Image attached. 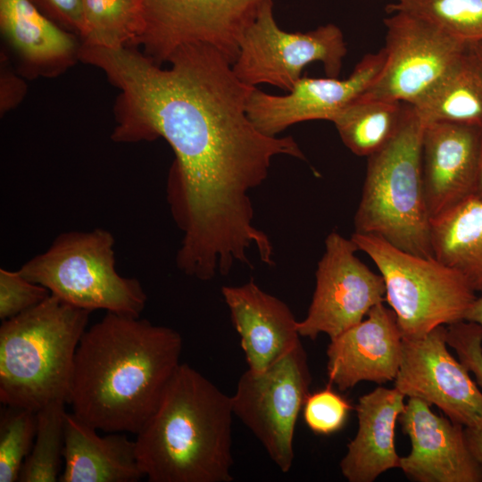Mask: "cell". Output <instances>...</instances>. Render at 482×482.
Here are the masks:
<instances>
[{"label": "cell", "instance_id": "obj_1", "mask_svg": "<svg viewBox=\"0 0 482 482\" xmlns=\"http://www.w3.org/2000/svg\"><path fill=\"white\" fill-rule=\"evenodd\" d=\"M79 60L102 71L119 89L116 143L163 138L175 159L166 194L182 234L176 265L202 281L225 276L249 253L274 263L273 245L253 224L250 192L269 176L272 161L306 160L291 136L262 133L247 114L256 87L240 80L232 63L204 44L179 47L162 68L134 46L81 44Z\"/></svg>", "mask_w": 482, "mask_h": 482}, {"label": "cell", "instance_id": "obj_2", "mask_svg": "<svg viewBox=\"0 0 482 482\" xmlns=\"http://www.w3.org/2000/svg\"><path fill=\"white\" fill-rule=\"evenodd\" d=\"M175 329L106 312L77 347L69 403L96 429L137 434L179 366Z\"/></svg>", "mask_w": 482, "mask_h": 482}, {"label": "cell", "instance_id": "obj_3", "mask_svg": "<svg viewBox=\"0 0 482 482\" xmlns=\"http://www.w3.org/2000/svg\"><path fill=\"white\" fill-rule=\"evenodd\" d=\"M231 398L180 363L154 413L137 434L139 468L149 482H230Z\"/></svg>", "mask_w": 482, "mask_h": 482}, {"label": "cell", "instance_id": "obj_4", "mask_svg": "<svg viewBox=\"0 0 482 482\" xmlns=\"http://www.w3.org/2000/svg\"><path fill=\"white\" fill-rule=\"evenodd\" d=\"M91 312L50 295L0 327V401L37 411L69 403L77 347Z\"/></svg>", "mask_w": 482, "mask_h": 482}, {"label": "cell", "instance_id": "obj_5", "mask_svg": "<svg viewBox=\"0 0 482 482\" xmlns=\"http://www.w3.org/2000/svg\"><path fill=\"white\" fill-rule=\"evenodd\" d=\"M424 128L415 108L407 104L396 135L368 157L354 229L408 253L434 257L422 174Z\"/></svg>", "mask_w": 482, "mask_h": 482}, {"label": "cell", "instance_id": "obj_6", "mask_svg": "<svg viewBox=\"0 0 482 482\" xmlns=\"http://www.w3.org/2000/svg\"><path fill=\"white\" fill-rule=\"evenodd\" d=\"M114 245L113 235L101 228L63 232L19 271L75 307L140 317L147 295L138 279L116 270Z\"/></svg>", "mask_w": 482, "mask_h": 482}, {"label": "cell", "instance_id": "obj_7", "mask_svg": "<svg viewBox=\"0 0 482 482\" xmlns=\"http://www.w3.org/2000/svg\"><path fill=\"white\" fill-rule=\"evenodd\" d=\"M351 239L378 269L385 301L403 337H420L438 326L465 320L477 295L460 272L436 257L408 253L376 236L354 232Z\"/></svg>", "mask_w": 482, "mask_h": 482}, {"label": "cell", "instance_id": "obj_8", "mask_svg": "<svg viewBox=\"0 0 482 482\" xmlns=\"http://www.w3.org/2000/svg\"><path fill=\"white\" fill-rule=\"evenodd\" d=\"M311 382L307 353L300 341L266 369H247L230 396L234 416L249 428L284 473L293 465L295 426L310 395Z\"/></svg>", "mask_w": 482, "mask_h": 482}, {"label": "cell", "instance_id": "obj_9", "mask_svg": "<svg viewBox=\"0 0 482 482\" xmlns=\"http://www.w3.org/2000/svg\"><path fill=\"white\" fill-rule=\"evenodd\" d=\"M346 53L336 24L305 32L284 30L274 17L273 0H266L242 37L232 68L249 86L268 84L288 92L312 62H321L328 77L338 78Z\"/></svg>", "mask_w": 482, "mask_h": 482}, {"label": "cell", "instance_id": "obj_10", "mask_svg": "<svg viewBox=\"0 0 482 482\" xmlns=\"http://www.w3.org/2000/svg\"><path fill=\"white\" fill-rule=\"evenodd\" d=\"M266 0H137L143 30L136 46L162 65L180 46L204 44L232 64L246 29Z\"/></svg>", "mask_w": 482, "mask_h": 482}, {"label": "cell", "instance_id": "obj_11", "mask_svg": "<svg viewBox=\"0 0 482 482\" xmlns=\"http://www.w3.org/2000/svg\"><path fill=\"white\" fill-rule=\"evenodd\" d=\"M388 13L384 20V67L362 97L414 105L451 71L470 46L415 14Z\"/></svg>", "mask_w": 482, "mask_h": 482}, {"label": "cell", "instance_id": "obj_12", "mask_svg": "<svg viewBox=\"0 0 482 482\" xmlns=\"http://www.w3.org/2000/svg\"><path fill=\"white\" fill-rule=\"evenodd\" d=\"M357 246L337 231L325 239L318 262L316 286L306 317L297 322L301 337L330 339L362 321L376 304L385 302L386 287L380 274L357 256Z\"/></svg>", "mask_w": 482, "mask_h": 482}, {"label": "cell", "instance_id": "obj_13", "mask_svg": "<svg viewBox=\"0 0 482 482\" xmlns=\"http://www.w3.org/2000/svg\"><path fill=\"white\" fill-rule=\"evenodd\" d=\"M446 333L442 325L420 337H403L395 387L466 427L482 419V392L468 369L448 351Z\"/></svg>", "mask_w": 482, "mask_h": 482}, {"label": "cell", "instance_id": "obj_14", "mask_svg": "<svg viewBox=\"0 0 482 482\" xmlns=\"http://www.w3.org/2000/svg\"><path fill=\"white\" fill-rule=\"evenodd\" d=\"M386 60L384 48L365 54L347 79L303 76L282 96L255 87L247 103V114L254 126L270 137L303 121L326 120L362 96L380 74Z\"/></svg>", "mask_w": 482, "mask_h": 482}, {"label": "cell", "instance_id": "obj_15", "mask_svg": "<svg viewBox=\"0 0 482 482\" xmlns=\"http://www.w3.org/2000/svg\"><path fill=\"white\" fill-rule=\"evenodd\" d=\"M398 420L411 441L400 469L417 482H481L482 467L471 453L464 427L433 412L426 402L409 398Z\"/></svg>", "mask_w": 482, "mask_h": 482}, {"label": "cell", "instance_id": "obj_16", "mask_svg": "<svg viewBox=\"0 0 482 482\" xmlns=\"http://www.w3.org/2000/svg\"><path fill=\"white\" fill-rule=\"evenodd\" d=\"M403 335L396 316L384 302L367 318L330 339L327 348L329 383L340 391L361 381H395L402 357Z\"/></svg>", "mask_w": 482, "mask_h": 482}, {"label": "cell", "instance_id": "obj_17", "mask_svg": "<svg viewBox=\"0 0 482 482\" xmlns=\"http://www.w3.org/2000/svg\"><path fill=\"white\" fill-rule=\"evenodd\" d=\"M481 131L450 122L425 124L422 174L431 219L475 195Z\"/></svg>", "mask_w": 482, "mask_h": 482}, {"label": "cell", "instance_id": "obj_18", "mask_svg": "<svg viewBox=\"0 0 482 482\" xmlns=\"http://www.w3.org/2000/svg\"><path fill=\"white\" fill-rule=\"evenodd\" d=\"M221 295L249 370L266 369L301 341L298 321L288 305L263 291L253 279L224 286Z\"/></svg>", "mask_w": 482, "mask_h": 482}, {"label": "cell", "instance_id": "obj_19", "mask_svg": "<svg viewBox=\"0 0 482 482\" xmlns=\"http://www.w3.org/2000/svg\"><path fill=\"white\" fill-rule=\"evenodd\" d=\"M0 30L23 78L55 77L79 61L80 38L29 0H0Z\"/></svg>", "mask_w": 482, "mask_h": 482}, {"label": "cell", "instance_id": "obj_20", "mask_svg": "<svg viewBox=\"0 0 482 482\" xmlns=\"http://www.w3.org/2000/svg\"><path fill=\"white\" fill-rule=\"evenodd\" d=\"M405 397L395 387L384 386L360 397L356 405L358 430L339 464L349 482H373L388 470L400 467L395 429L404 411Z\"/></svg>", "mask_w": 482, "mask_h": 482}, {"label": "cell", "instance_id": "obj_21", "mask_svg": "<svg viewBox=\"0 0 482 482\" xmlns=\"http://www.w3.org/2000/svg\"><path fill=\"white\" fill-rule=\"evenodd\" d=\"M95 428L67 413L60 482H136L144 474L136 442L121 432L100 436Z\"/></svg>", "mask_w": 482, "mask_h": 482}, {"label": "cell", "instance_id": "obj_22", "mask_svg": "<svg viewBox=\"0 0 482 482\" xmlns=\"http://www.w3.org/2000/svg\"><path fill=\"white\" fill-rule=\"evenodd\" d=\"M434 257L482 295V198L472 195L431 219Z\"/></svg>", "mask_w": 482, "mask_h": 482}, {"label": "cell", "instance_id": "obj_23", "mask_svg": "<svg viewBox=\"0 0 482 482\" xmlns=\"http://www.w3.org/2000/svg\"><path fill=\"white\" fill-rule=\"evenodd\" d=\"M421 120L482 129V62L471 47L451 71L412 105Z\"/></svg>", "mask_w": 482, "mask_h": 482}, {"label": "cell", "instance_id": "obj_24", "mask_svg": "<svg viewBox=\"0 0 482 482\" xmlns=\"http://www.w3.org/2000/svg\"><path fill=\"white\" fill-rule=\"evenodd\" d=\"M407 104L359 97L337 112L334 123L345 145L358 156H370L396 135Z\"/></svg>", "mask_w": 482, "mask_h": 482}, {"label": "cell", "instance_id": "obj_25", "mask_svg": "<svg viewBox=\"0 0 482 482\" xmlns=\"http://www.w3.org/2000/svg\"><path fill=\"white\" fill-rule=\"evenodd\" d=\"M84 44L106 48L136 46L143 30L137 0H82Z\"/></svg>", "mask_w": 482, "mask_h": 482}, {"label": "cell", "instance_id": "obj_26", "mask_svg": "<svg viewBox=\"0 0 482 482\" xmlns=\"http://www.w3.org/2000/svg\"><path fill=\"white\" fill-rule=\"evenodd\" d=\"M65 403L53 402L37 411L34 444L21 467L19 482L59 481L65 445Z\"/></svg>", "mask_w": 482, "mask_h": 482}, {"label": "cell", "instance_id": "obj_27", "mask_svg": "<svg viewBox=\"0 0 482 482\" xmlns=\"http://www.w3.org/2000/svg\"><path fill=\"white\" fill-rule=\"evenodd\" d=\"M407 12L469 46L482 43V0H394L386 12Z\"/></svg>", "mask_w": 482, "mask_h": 482}, {"label": "cell", "instance_id": "obj_28", "mask_svg": "<svg viewBox=\"0 0 482 482\" xmlns=\"http://www.w3.org/2000/svg\"><path fill=\"white\" fill-rule=\"evenodd\" d=\"M37 411L4 405L0 416V482L18 481L37 432Z\"/></svg>", "mask_w": 482, "mask_h": 482}, {"label": "cell", "instance_id": "obj_29", "mask_svg": "<svg viewBox=\"0 0 482 482\" xmlns=\"http://www.w3.org/2000/svg\"><path fill=\"white\" fill-rule=\"evenodd\" d=\"M303 409L308 428L316 434L327 436L344 427L352 405L328 386L310 394Z\"/></svg>", "mask_w": 482, "mask_h": 482}, {"label": "cell", "instance_id": "obj_30", "mask_svg": "<svg viewBox=\"0 0 482 482\" xmlns=\"http://www.w3.org/2000/svg\"><path fill=\"white\" fill-rule=\"evenodd\" d=\"M51 295L45 287L18 270L0 269V319L13 318L42 303Z\"/></svg>", "mask_w": 482, "mask_h": 482}, {"label": "cell", "instance_id": "obj_31", "mask_svg": "<svg viewBox=\"0 0 482 482\" xmlns=\"http://www.w3.org/2000/svg\"><path fill=\"white\" fill-rule=\"evenodd\" d=\"M446 342L457 353L459 361L471 372L482 387V328L478 324L461 320L447 325Z\"/></svg>", "mask_w": 482, "mask_h": 482}, {"label": "cell", "instance_id": "obj_32", "mask_svg": "<svg viewBox=\"0 0 482 482\" xmlns=\"http://www.w3.org/2000/svg\"><path fill=\"white\" fill-rule=\"evenodd\" d=\"M44 15L80 40L85 30L82 0H29Z\"/></svg>", "mask_w": 482, "mask_h": 482}, {"label": "cell", "instance_id": "obj_33", "mask_svg": "<svg viewBox=\"0 0 482 482\" xmlns=\"http://www.w3.org/2000/svg\"><path fill=\"white\" fill-rule=\"evenodd\" d=\"M27 93L23 77L12 67L6 50L0 54V114L17 107Z\"/></svg>", "mask_w": 482, "mask_h": 482}, {"label": "cell", "instance_id": "obj_34", "mask_svg": "<svg viewBox=\"0 0 482 482\" xmlns=\"http://www.w3.org/2000/svg\"><path fill=\"white\" fill-rule=\"evenodd\" d=\"M464 434L471 453L482 467V419L464 427Z\"/></svg>", "mask_w": 482, "mask_h": 482}, {"label": "cell", "instance_id": "obj_35", "mask_svg": "<svg viewBox=\"0 0 482 482\" xmlns=\"http://www.w3.org/2000/svg\"><path fill=\"white\" fill-rule=\"evenodd\" d=\"M464 320L474 322L482 328V295L477 296L473 301L466 313Z\"/></svg>", "mask_w": 482, "mask_h": 482}, {"label": "cell", "instance_id": "obj_36", "mask_svg": "<svg viewBox=\"0 0 482 482\" xmlns=\"http://www.w3.org/2000/svg\"><path fill=\"white\" fill-rule=\"evenodd\" d=\"M475 195L482 198V131L479 144V154H478V181H477V189Z\"/></svg>", "mask_w": 482, "mask_h": 482}, {"label": "cell", "instance_id": "obj_37", "mask_svg": "<svg viewBox=\"0 0 482 482\" xmlns=\"http://www.w3.org/2000/svg\"><path fill=\"white\" fill-rule=\"evenodd\" d=\"M470 47L478 58L482 62V43L476 44Z\"/></svg>", "mask_w": 482, "mask_h": 482}]
</instances>
